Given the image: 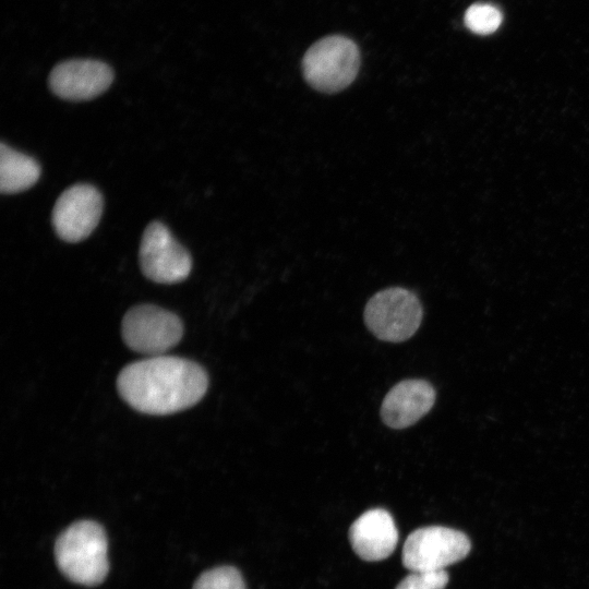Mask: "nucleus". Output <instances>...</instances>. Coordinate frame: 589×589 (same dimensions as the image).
I'll list each match as a JSON object with an SVG mask.
<instances>
[{"mask_svg":"<svg viewBox=\"0 0 589 589\" xmlns=\"http://www.w3.org/2000/svg\"><path fill=\"white\" fill-rule=\"evenodd\" d=\"M360 65L357 45L349 38L335 35L320 39L305 52L302 72L316 91L336 93L349 86Z\"/></svg>","mask_w":589,"mask_h":589,"instance_id":"nucleus-3","label":"nucleus"},{"mask_svg":"<svg viewBox=\"0 0 589 589\" xmlns=\"http://www.w3.org/2000/svg\"><path fill=\"white\" fill-rule=\"evenodd\" d=\"M122 338L127 346L149 357L161 356L183 336V324L175 313L153 304L130 309L122 320Z\"/></svg>","mask_w":589,"mask_h":589,"instance_id":"nucleus-6","label":"nucleus"},{"mask_svg":"<svg viewBox=\"0 0 589 589\" xmlns=\"http://www.w3.org/2000/svg\"><path fill=\"white\" fill-rule=\"evenodd\" d=\"M470 549V540L459 530L443 526L422 527L407 537L401 561L410 572L443 570L464 560Z\"/></svg>","mask_w":589,"mask_h":589,"instance_id":"nucleus-5","label":"nucleus"},{"mask_svg":"<svg viewBox=\"0 0 589 589\" xmlns=\"http://www.w3.org/2000/svg\"><path fill=\"white\" fill-rule=\"evenodd\" d=\"M113 80L112 69L92 59H72L58 63L49 75V87L60 98L88 100L103 94Z\"/></svg>","mask_w":589,"mask_h":589,"instance_id":"nucleus-9","label":"nucleus"},{"mask_svg":"<svg viewBox=\"0 0 589 589\" xmlns=\"http://www.w3.org/2000/svg\"><path fill=\"white\" fill-rule=\"evenodd\" d=\"M502 19V13L496 7L476 3L466 11L465 24L476 34L488 35L500 27Z\"/></svg>","mask_w":589,"mask_h":589,"instance_id":"nucleus-13","label":"nucleus"},{"mask_svg":"<svg viewBox=\"0 0 589 589\" xmlns=\"http://www.w3.org/2000/svg\"><path fill=\"white\" fill-rule=\"evenodd\" d=\"M108 542L103 527L92 520L72 524L58 537L55 557L61 573L83 586H97L109 570Z\"/></svg>","mask_w":589,"mask_h":589,"instance_id":"nucleus-2","label":"nucleus"},{"mask_svg":"<svg viewBox=\"0 0 589 589\" xmlns=\"http://www.w3.org/2000/svg\"><path fill=\"white\" fill-rule=\"evenodd\" d=\"M208 376L194 361L154 356L124 366L117 378L121 398L147 414H169L194 406L205 395Z\"/></svg>","mask_w":589,"mask_h":589,"instance_id":"nucleus-1","label":"nucleus"},{"mask_svg":"<svg viewBox=\"0 0 589 589\" xmlns=\"http://www.w3.org/2000/svg\"><path fill=\"white\" fill-rule=\"evenodd\" d=\"M193 589H247L240 572L232 566H220L203 573Z\"/></svg>","mask_w":589,"mask_h":589,"instance_id":"nucleus-14","label":"nucleus"},{"mask_svg":"<svg viewBox=\"0 0 589 589\" xmlns=\"http://www.w3.org/2000/svg\"><path fill=\"white\" fill-rule=\"evenodd\" d=\"M36 159L12 147L0 144V191L3 194L23 192L33 187L40 177Z\"/></svg>","mask_w":589,"mask_h":589,"instance_id":"nucleus-12","label":"nucleus"},{"mask_svg":"<svg viewBox=\"0 0 589 589\" xmlns=\"http://www.w3.org/2000/svg\"><path fill=\"white\" fill-rule=\"evenodd\" d=\"M140 264L143 274L158 284L180 283L192 268L190 253L160 221H152L143 232Z\"/></svg>","mask_w":589,"mask_h":589,"instance_id":"nucleus-7","label":"nucleus"},{"mask_svg":"<svg viewBox=\"0 0 589 589\" xmlns=\"http://www.w3.org/2000/svg\"><path fill=\"white\" fill-rule=\"evenodd\" d=\"M422 306L411 291L394 287L374 294L365 305L364 322L378 339L400 342L419 328Z\"/></svg>","mask_w":589,"mask_h":589,"instance_id":"nucleus-4","label":"nucleus"},{"mask_svg":"<svg viewBox=\"0 0 589 589\" xmlns=\"http://www.w3.org/2000/svg\"><path fill=\"white\" fill-rule=\"evenodd\" d=\"M445 569L433 572H411L395 589H445L448 584Z\"/></svg>","mask_w":589,"mask_h":589,"instance_id":"nucleus-15","label":"nucleus"},{"mask_svg":"<svg viewBox=\"0 0 589 589\" xmlns=\"http://www.w3.org/2000/svg\"><path fill=\"white\" fill-rule=\"evenodd\" d=\"M104 207L100 192L87 183H77L64 190L52 209V226L59 238L67 242L86 239L99 223Z\"/></svg>","mask_w":589,"mask_h":589,"instance_id":"nucleus-8","label":"nucleus"},{"mask_svg":"<svg viewBox=\"0 0 589 589\" xmlns=\"http://www.w3.org/2000/svg\"><path fill=\"white\" fill-rule=\"evenodd\" d=\"M349 541L354 553L368 562L388 557L398 542V530L392 515L383 508L369 509L349 528Z\"/></svg>","mask_w":589,"mask_h":589,"instance_id":"nucleus-10","label":"nucleus"},{"mask_svg":"<svg viewBox=\"0 0 589 589\" xmlns=\"http://www.w3.org/2000/svg\"><path fill=\"white\" fill-rule=\"evenodd\" d=\"M435 402L433 386L423 380H405L385 396L381 407L383 422L393 429H405L426 414Z\"/></svg>","mask_w":589,"mask_h":589,"instance_id":"nucleus-11","label":"nucleus"}]
</instances>
